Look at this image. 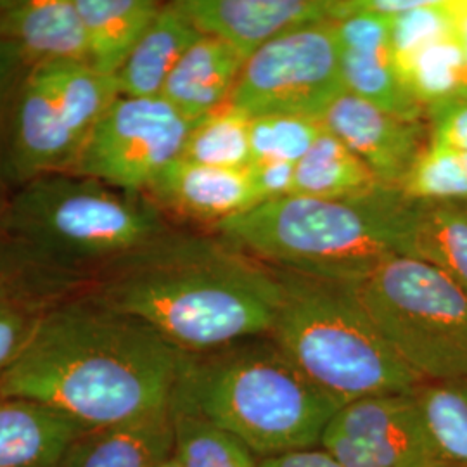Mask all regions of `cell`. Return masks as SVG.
<instances>
[{
	"label": "cell",
	"mask_w": 467,
	"mask_h": 467,
	"mask_svg": "<svg viewBox=\"0 0 467 467\" xmlns=\"http://www.w3.org/2000/svg\"><path fill=\"white\" fill-rule=\"evenodd\" d=\"M410 206L400 189L381 185L348 198L264 201L213 229L268 267L358 284L405 254Z\"/></svg>",
	"instance_id": "cell-5"
},
{
	"label": "cell",
	"mask_w": 467,
	"mask_h": 467,
	"mask_svg": "<svg viewBox=\"0 0 467 467\" xmlns=\"http://www.w3.org/2000/svg\"><path fill=\"white\" fill-rule=\"evenodd\" d=\"M251 118L225 104L194 123L181 160L206 167L248 170L253 163Z\"/></svg>",
	"instance_id": "cell-27"
},
{
	"label": "cell",
	"mask_w": 467,
	"mask_h": 467,
	"mask_svg": "<svg viewBox=\"0 0 467 467\" xmlns=\"http://www.w3.org/2000/svg\"><path fill=\"white\" fill-rule=\"evenodd\" d=\"M184 351L90 295L47 308L0 395L100 430L171 410Z\"/></svg>",
	"instance_id": "cell-1"
},
{
	"label": "cell",
	"mask_w": 467,
	"mask_h": 467,
	"mask_svg": "<svg viewBox=\"0 0 467 467\" xmlns=\"http://www.w3.org/2000/svg\"><path fill=\"white\" fill-rule=\"evenodd\" d=\"M431 119L430 140L467 152V98L457 96L426 109Z\"/></svg>",
	"instance_id": "cell-33"
},
{
	"label": "cell",
	"mask_w": 467,
	"mask_h": 467,
	"mask_svg": "<svg viewBox=\"0 0 467 467\" xmlns=\"http://www.w3.org/2000/svg\"><path fill=\"white\" fill-rule=\"evenodd\" d=\"M5 198H7V189H5L4 184L0 182V217H2V210H4V202H5Z\"/></svg>",
	"instance_id": "cell-39"
},
{
	"label": "cell",
	"mask_w": 467,
	"mask_h": 467,
	"mask_svg": "<svg viewBox=\"0 0 467 467\" xmlns=\"http://www.w3.org/2000/svg\"><path fill=\"white\" fill-rule=\"evenodd\" d=\"M84 25L88 65L117 75L139 38L160 13L154 0H75Z\"/></svg>",
	"instance_id": "cell-21"
},
{
	"label": "cell",
	"mask_w": 467,
	"mask_h": 467,
	"mask_svg": "<svg viewBox=\"0 0 467 467\" xmlns=\"http://www.w3.org/2000/svg\"><path fill=\"white\" fill-rule=\"evenodd\" d=\"M400 191L410 200L467 202L466 154L430 140L407 173Z\"/></svg>",
	"instance_id": "cell-29"
},
{
	"label": "cell",
	"mask_w": 467,
	"mask_h": 467,
	"mask_svg": "<svg viewBox=\"0 0 467 467\" xmlns=\"http://www.w3.org/2000/svg\"><path fill=\"white\" fill-rule=\"evenodd\" d=\"M194 121L163 98L119 96L87 137L71 170L129 192L148 194L181 160Z\"/></svg>",
	"instance_id": "cell-9"
},
{
	"label": "cell",
	"mask_w": 467,
	"mask_h": 467,
	"mask_svg": "<svg viewBox=\"0 0 467 467\" xmlns=\"http://www.w3.org/2000/svg\"><path fill=\"white\" fill-rule=\"evenodd\" d=\"M84 295L139 318L184 353H202L268 336L283 284L274 268L218 234L168 229Z\"/></svg>",
	"instance_id": "cell-2"
},
{
	"label": "cell",
	"mask_w": 467,
	"mask_h": 467,
	"mask_svg": "<svg viewBox=\"0 0 467 467\" xmlns=\"http://www.w3.org/2000/svg\"><path fill=\"white\" fill-rule=\"evenodd\" d=\"M322 123L384 187L400 189L424 150L422 119L391 115L348 92L334 100Z\"/></svg>",
	"instance_id": "cell-14"
},
{
	"label": "cell",
	"mask_w": 467,
	"mask_h": 467,
	"mask_svg": "<svg viewBox=\"0 0 467 467\" xmlns=\"http://www.w3.org/2000/svg\"><path fill=\"white\" fill-rule=\"evenodd\" d=\"M171 410L127 424L85 430L57 467H156L173 453Z\"/></svg>",
	"instance_id": "cell-18"
},
{
	"label": "cell",
	"mask_w": 467,
	"mask_h": 467,
	"mask_svg": "<svg viewBox=\"0 0 467 467\" xmlns=\"http://www.w3.org/2000/svg\"><path fill=\"white\" fill-rule=\"evenodd\" d=\"M324 123L316 118L265 115L251 118L250 142L253 163H298L312 148ZM251 163V165H253Z\"/></svg>",
	"instance_id": "cell-30"
},
{
	"label": "cell",
	"mask_w": 467,
	"mask_h": 467,
	"mask_svg": "<svg viewBox=\"0 0 467 467\" xmlns=\"http://www.w3.org/2000/svg\"><path fill=\"white\" fill-rule=\"evenodd\" d=\"M455 36L462 47L464 57H466L467 69V2H457V17H455ZM462 96L467 98V80Z\"/></svg>",
	"instance_id": "cell-37"
},
{
	"label": "cell",
	"mask_w": 467,
	"mask_h": 467,
	"mask_svg": "<svg viewBox=\"0 0 467 467\" xmlns=\"http://www.w3.org/2000/svg\"><path fill=\"white\" fill-rule=\"evenodd\" d=\"M0 38L17 46L30 65H88L84 25L75 0H0Z\"/></svg>",
	"instance_id": "cell-16"
},
{
	"label": "cell",
	"mask_w": 467,
	"mask_h": 467,
	"mask_svg": "<svg viewBox=\"0 0 467 467\" xmlns=\"http://www.w3.org/2000/svg\"><path fill=\"white\" fill-rule=\"evenodd\" d=\"M47 308L0 277V379L26 350Z\"/></svg>",
	"instance_id": "cell-31"
},
{
	"label": "cell",
	"mask_w": 467,
	"mask_h": 467,
	"mask_svg": "<svg viewBox=\"0 0 467 467\" xmlns=\"http://www.w3.org/2000/svg\"><path fill=\"white\" fill-rule=\"evenodd\" d=\"M341 407L268 336L187 353L171 405L233 434L258 459L316 449Z\"/></svg>",
	"instance_id": "cell-4"
},
{
	"label": "cell",
	"mask_w": 467,
	"mask_h": 467,
	"mask_svg": "<svg viewBox=\"0 0 467 467\" xmlns=\"http://www.w3.org/2000/svg\"><path fill=\"white\" fill-rule=\"evenodd\" d=\"M357 291L389 348L422 383L467 378V293L449 275L395 254Z\"/></svg>",
	"instance_id": "cell-7"
},
{
	"label": "cell",
	"mask_w": 467,
	"mask_h": 467,
	"mask_svg": "<svg viewBox=\"0 0 467 467\" xmlns=\"http://www.w3.org/2000/svg\"><path fill=\"white\" fill-rule=\"evenodd\" d=\"M258 467H343L320 447L260 459Z\"/></svg>",
	"instance_id": "cell-36"
},
{
	"label": "cell",
	"mask_w": 467,
	"mask_h": 467,
	"mask_svg": "<svg viewBox=\"0 0 467 467\" xmlns=\"http://www.w3.org/2000/svg\"><path fill=\"white\" fill-rule=\"evenodd\" d=\"M28 67L30 63L21 49L15 44L0 38V137H2V125H4V118L13 96V90Z\"/></svg>",
	"instance_id": "cell-35"
},
{
	"label": "cell",
	"mask_w": 467,
	"mask_h": 467,
	"mask_svg": "<svg viewBox=\"0 0 467 467\" xmlns=\"http://www.w3.org/2000/svg\"><path fill=\"white\" fill-rule=\"evenodd\" d=\"M381 187L378 179L326 127L296 163L293 196L348 198Z\"/></svg>",
	"instance_id": "cell-24"
},
{
	"label": "cell",
	"mask_w": 467,
	"mask_h": 467,
	"mask_svg": "<svg viewBox=\"0 0 467 467\" xmlns=\"http://www.w3.org/2000/svg\"><path fill=\"white\" fill-rule=\"evenodd\" d=\"M156 467H182V464H181V461L175 457V453H171V455H168L163 462H160Z\"/></svg>",
	"instance_id": "cell-38"
},
{
	"label": "cell",
	"mask_w": 467,
	"mask_h": 467,
	"mask_svg": "<svg viewBox=\"0 0 467 467\" xmlns=\"http://www.w3.org/2000/svg\"><path fill=\"white\" fill-rule=\"evenodd\" d=\"M175 447L182 467H258L260 459L235 436L215 424L171 409Z\"/></svg>",
	"instance_id": "cell-28"
},
{
	"label": "cell",
	"mask_w": 467,
	"mask_h": 467,
	"mask_svg": "<svg viewBox=\"0 0 467 467\" xmlns=\"http://www.w3.org/2000/svg\"><path fill=\"white\" fill-rule=\"evenodd\" d=\"M420 416L445 467H467V378L422 383Z\"/></svg>",
	"instance_id": "cell-25"
},
{
	"label": "cell",
	"mask_w": 467,
	"mask_h": 467,
	"mask_svg": "<svg viewBox=\"0 0 467 467\" xmlns=\"http://www.w3.org/2000/svg\"><path fill=\"white\" fill-rule=\"evenodd\" d=\"M345 90L384 111L422 119L424 108L401 80L391 44V16L353 11L336 23Z\"/></svg>",
	"instance_id": "cell-13"
},
{
	"label": "cell",
	"mask_w": 467,
	"mask_h": 467,
	"mask_svg": "<svg viewBox=\"0 0 467 467\" xmlns=\"http://www.w3.org/2000/svg\"><path fill=\"white\" fill-rule=\"evenodd\" d=\"M170 229L148 194L75 171L7 191L0 217V277L46 305L87 293L127 254Z\"/></svg>",
	"instance_id": "cell-3"
},
{
	"label": "cell",
	"mask_w": 467,
	"mask_h": 467,
	"mask_svg": "<svg viewBox=\"0 0 467 467\" xmlns=\"http://www.w3.org/2000/svg\"><path fill=\"white\" fill-rule=\"evenodd\" d=\"M44 67L54 98L65 113L69 130L80 150L100 118L121 96L115 75H104L96 67L75 61L38 63Z\"/></svg>",
	"instance_id": "cell-23"
},
{
	"label": "cell",
	"mask_w": 467,
	"mask_h": 467,
	"mask_svg": "<svg viewBox=\"0 0 467 467\" xmlns=\"http://www.w3.org/2000/svg\"><path fill=\"white\" fill-rule=\"evenodd\" d=\"M84 431L38 403L0 395V467H57Z\"/></svg>",
	"instance_id": "cell-19"
},
{
	"label": "cell",
	"mask_w": 467,
	"mask_h": 467,
	"mask_svg": "<svg viewBox=\"0 0 467 467\" xmlns=\"http://www.w3.org/2000/svg\"><path fill=\"white\" fill-rule=\"evenodd\" d=\"M345 92L336 23H317L251 54L229 104L250 118L295 115L322 121Z\"/></svg>",
	"instance_id": "cell-8"
},
{
	"label": "cell",
	"mask_w": 467,
	"mask_h": 467,
	"mask_svg": "<svg viewBox=\"0 0 467 467\" xmlns=\"http://www.w3.org/2000/svg\"><path fill=\"white\" fill-rule=\"evenodd\" d=\"M296 165L285 161H262L250 167L251 181L260 202L293 196Z\"/></svg>",
	"instance_id": "cell-34"
},
{
	"label": "cell",
	"mask_w": 467,
	"mask_h": 467,
	"mask_svg": "<svg viewBox=\"0 0 467 467\" xmlns=\"http://www.w3.org/2000/svg\"><path fill=\"white\" fill-rule=\"evenodd\" d=\"M343 467H445L420 416L416 391L345 403L320 438Z\"/></svg>",
	"instance_id": "cell-10"
},
{
	"label": "cell",
	"mask_w": 467,
	"mask_h": 467,
	"mask_svg": "<svg viewBox=\"0 0 467 467\" xmlns=\"http://www.w3.org/2000/svg\"><path fill=\"white\" fill-rule=\"evenodd\" d=\"M173 4L201 34L225 42L244 61L283 35L348 16V0H177Z\"/></svg>",
	"instance_id": "cell-12"
},
{
	"label": "cell",
	"mask_w": 467,
	"mask_h": 467,
	"mask_svg": "<svg viewBox=\"0 0 467 467\" xmlns=\"http://www.w3.org/2000/svg\"><path fill=\"white\" fill-rule=\"evenodd\" d=\"M80 146L69 130L44 67L30 65L9 100L0 137V181L5 189L50 173L71 171Z\"/></svg>",
	"instance_id": "cell-11"
},
{
	"label": "cell",
	"mask_w": 467,
	"mask_h": 467,
	"mask_svg": "<svg viewBox=\"0 0 467 467\" xmlns=\"http://www.w3.org/2000/svg\"><path fill=\"white\" fill-rule=\"evenodd\" d=\"M148 196L158 206L217 227L260 204L248 170L206 167L177 160L158 177Z\"/></svg>",
	"instance_id": "cell-15"
},
{
	"label": "cell",
	"mask_w": 467,
	"mask_h": 467,
	"mask_svg": "<svg viewBox=\"0 0 467 467\" xmlns=\"http://www.w3.org/2000/svg\"><path fill=\"white\" fill-rule=\"evenodd\" d=\"M405 254L441 270L467 293V202L412 200Z\"/></svg>",
	"instance_id": "cell-22"
},
{
	"label": "cell",
	"mask_w": 467,
	"mask_h": 467,
	"mask_svg": "<svg viewBox=\"0 0 467 467\" xmlns=\"http://www.w3.org/2000/svg\"><path fill=\"white\" fill-rule=\"evenodd\" d=\"M397 67L403 84L424 109L462 96L466 87V57L455 34L414 52Z\"/></svg>",
	"instance_id": "cell-26"
},
{
	"label": "cell",
	"mask_w": 467,
	"mask_h": 467,
	"mask_svg": "<svg viewBox=\"0 0 467 467\" xmlns=\"http://www.w3.org/2000/svg\"><path fill=\"white\" fill-rule=\"evenodd\" d=\"M455 17L457 2L430 0L391 16V44L397 65L422 47L455 34Z\"/></svg>",
	"instance_id": "cell-32"
},
{
	"label": "cell",
	"mask_w": 467,
	"mask_h": 467,
	"mask_svg": "<svg viewBox=\"0 0 467 467\" xmlns=\"http://www.w3.org/2000/svg\"><path fill=\"white\" fill-rule=\"evenodd\" d=\"M243 65L244 57L237 50L201 35L173 67L161 98L196 123L229 104Z\"/></svg>",
	"instance_id": "cell-17"
},
{
	"label": "cell",
	"mask_w": 467,
	"mask_h": 467,
	"mask_svg": "<svg viewBox=\"0 0 467 467\" xmlns=\"http://www.w3.org/2000/svg\"><path fill=\"white\" fill-rule=\"evenodd\" d=\"M274 270L283 300L268 337L320 391L345 405L422 384L386 343L357 284Z\"/></svg>",
	"instance_id": "cell-6"
},
{
	"label": "cell",
	"mask_w": 467,
	"mask_h": 467,
	"mask_svg": "<svg viewBox=\"0 0 467 467\" xmlns=\"http://www.w3.org/2000/svg\"><path fill=\"white\" fill-rule=\"evenodd\" d=\"M201 35L173 2L163 4L115 75L121 96L161 98L173 67Z\"/></svg>",
	"instance_id": "cell-20"
}]
</instances>
